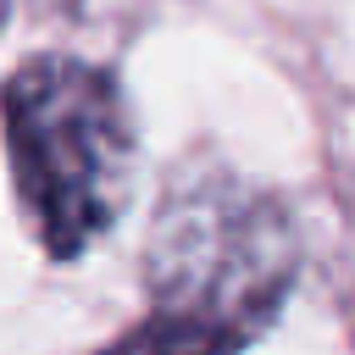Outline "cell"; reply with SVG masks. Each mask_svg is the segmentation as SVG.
<instances>
[{"instance_id": "obj_1", "label": "cell", "mask_w": 355, "mask_h": 355, "mask_svg": "<svg viewBox=\"0 0 355 355\" xmlns=\"http://www.w3.org/2000/svg\"><path fill=\"white\" fill-rule=\"evenodd\" d=\"M294 277L300 227L272 189L211 161H194L166 183L144 244L150 311L250 349L288 305Z\"/></svg>"}, {"instance_id": "obj_2", "label": "cell", "mask_w": 355, "mask_h": 355, "mask_svg": "<svg viewBox=\"0 0 355 355\" xmlns=\"http://www.w3.org/2000/svg\"><path fill=\"white\" fill-rule=\"evenodd\" d=\"M0 128L22 216L44 255L72 261L100 244L116 227L139 166L122 83L78 55H33L0 89Z\"/></svg>"}, {"instance_id": "obj_3", "label": "cell", "mask_w": 355, "mask_h": 355, "mask_svg": "<svg viewBox=\"0 0 355 355\" xmlns=\"http://www.w3.org/2000/svg\"><path fill=\"white\" fill-rule=\"evenodd\" d=\"M100 355H244L233 338L211 333V327H194V322H178V316H161V311H144L122 338H111Z\"/></svg>"}, {"instance_id": "obj_4", "label": "cell", "mask_w": 355, "mask_h": 355, "mask_svg": "<svg viewBox=\"0 0 355 355\" xmlns=\"http://www.w3.org/2000/svg\"><path fill=\"white\" fill-rule=\"evenodd\" d=\"M0 11H6V0H0Z\"/></svg>"}]
</instances>
